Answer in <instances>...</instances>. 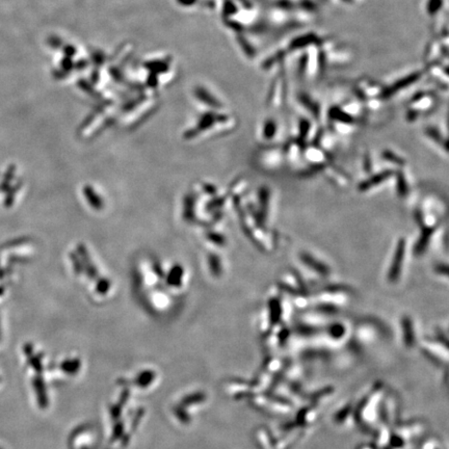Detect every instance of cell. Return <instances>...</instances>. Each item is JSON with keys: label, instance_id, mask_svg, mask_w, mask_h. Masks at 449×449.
<instances>
[{"label": "cell", "instance_id": "cell-1", "mask_svg": "<svg viewBox=\"0 0 449 449\" xmlns=\"http://www.w3.org/2000/svg\"><path fill=\"white\" fill-rule=\"evenodd\" d=\"M404 249H405V242L403 239H401L397 244L396 251L394 254V259H393V262H392L389 274H388V279L390 282H395L399 278V275H401L403 257H404Z\"/></svg>", "mask_w": 449, "mask_h": 449}, {"label": "cell", "instance_id": "cell-2", "mask_svg": "<svg viewBox=\"0 0 449 449\" xmlns=\"http://www.w3.org/2000/svg\"><path fill=\"white\" fill-rule=\"evenodd\" d=\"M392 174H393V173H392L391 170H385V172H382L380 174H376V175H374L372 177H370L368 180L363 181L359 185V189L362 190V191H364V190H367V189L372 188L373 186H376V185H379L380 183L384 182L385 180H387Z\"/></svg>", "mask_w": 449, "mask_h": 449}, {"label": "cell", "instance_id": "cell-3", "mask_svg": "<svg viewBox=\"0 0 449 449\" xmlns=\"http://www.w3.org/2000/svg\"><path fill=\"white\" fill-rule=\"evenodd\" d=\"M301 259L303 260V262L305 263V264H307L309 267H311L312 269H314L315 272H317L318 274L323 275V276L329 275L330 270H329V268H327V266L325 265V264H323L322 262H319V261L315 260V259L313 258L312 256H310L309 254H305V253H303V254L301 255Z\"/></svg>", "mask_w": 449, "mask_h": 449}, {"label": "cell", "instance_id": "cell-4", "mask_svg": "<svg viewBox=\"0 0 449 449\" xmlns=\"http://www.w3.org/2000/svg\"><path fill=\"white\" fill-rule=\"evenodd\" d=\"M433 232H434V230H432V229H425L423 231V233L421 234V236H420L418 242L415 246V248H414V252H415L416 255H420V254H422L424 252V249L426 248L427 245H429Z\"/></svg>", "mask_w": 449, "mask_h": 449}, {"label": "cell", "instance_id": "cell-5", "mask_svg": "<svg viewBox=\"0 0 449 449\" xmlns=\"http://www.w3.org/2000/svg\"><path fill=\"white\" fill-rule=\"evenodd\" d=\"M397 190L398 194L403 197L408 194V185L405 183V180L402 173H399L397 176Z\"/></svg>", "mask_w": 449, "mask_h": 449}, {"label": "cell", "instance_id": "cell-6", "mask_svg": "<svg viewBox=\"0 0 449 449\" xmlns=\"http://www.w3.org/2000/svg\"><path fill=\"white\" fill-rule=\"evenodd\" d=\"M383 155V157L388 160V161H391V162H393V163H397V165H403V163H404V160L402 159V157H399V156L395 155L393 152H390V151H384L382 153Z\"/></svg>", "mask_w": 449, "mask_h": 449}, {"label": "cell", "instance_id": "cell-7", "mask_svg": "<svg viewBox=\"0 0 449 449\" xmlns=\"http://www.w3.org/2000/svg\"><path fill=\"white\" fill-rule=\"evenodd\" d=\"M434 270L440 275L447 276L449 277V265L446 264H438L436 267H434Z\"/></svg>", "mask_w": 449, "mask_h": 449}, {"label": "cell", "instance_id": "cell-8", "mask_svg": "<svg viewBox=\"0 0 449 449\" xmlns=\"http://www.w3.org/2000/svg\"><path fill=\"white\" fill-rule=\"evenodd\" d=\"M427 134H429V135H430V137H431L432 139H434V140H437L438 142H441L440 140L442 139V138H441V135H440V133H439L438 131H436V130H434V129H433V128H431V129H429V130H427Z\"/></svg>", "mask_w": 449, "mask_h": 449}, {"label": "cell", "instance_id": "cell-9", "mask_svg": "<svg viewBox=\"0 0 449 449\" xmlns=\"http://www.w3.org/2000/svg\"><path fill=\"white\" fill-rule=\"evenodd\" d=\"M365 170H367V172H369V170H370V160H369V157H365Z\"/></svg>", "mask_w": 449, "mask_h": 449}, {"label": "cell", "instance_id": "cell-10", "mask_svg": "<svg viewBox=\"0 0 449 449\" xmlns=\"http://www.w3.org/2000/svg\"><path fill=\"white\" fill-rule=\"evenodd\" d=\"M446 150H447V151H449V141L446 144Z\"/></svg>", "mask_w": 449, "mask_h": 449}]
</instances>
